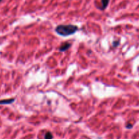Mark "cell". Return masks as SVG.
Wrapping results in <instances>:
<instances>
[{
	"label": "cell",
	"instance_id": "6da1fadb",
	"mask_svg": "<svg viewBox=\"0 0 139 139\" xmlns=\"http://www.w3.org/2000/svg\"><path fill=\"white\" fill-rule=\"evenodd\" d=\"M78 29V27L74 25H60L55 28V32L61 36L67 37L75 34Z\"/></svg>",
	"mask_w": 139,
	"mask_h": 139
},
{
	"label": "cell",
	"instance_id": "7a4b0ae2",
	"mask_svg": "<svg viewBox=\"0 0 139 139\" xmlns=\"http://www.w3.org/2000/svg\"><path fill=\"white\" fill-rule=\"evenodd\" d=\"M72 44L69 42H65V43L62 44L60 47L59 48V51L61 52H64V51H66L67 50H68L71 47Z\"/></svg>",
	"mask_w": 139,
	"mask_h": 139
},
{
	"label": "cell",
	"instance_id": "3957f363",
	"mask_svg": "<svg viewBox=\"0 0 139 139\" xmlns=\"http://www.w3.org/2000/svg\"><path fill=\"white\" fill-rule=\"evenodd\" d=\"M15 98H10V99H6V100H0V104H12L13 102L15 101Z\"/></svg>",
	"mask_w": 139,
	"mask_h": 139
},
{
	"label": "cell",
	"instance_id": "277c9868",
	"mask_svg": "<svg viewBox=\"0 0 139 139\" xmlns=\"http://www.w3.org/2000/svg\"><path fill=\"white\" fill-rule=\"evenodd\" d=\"M102 1V10H105L106 8L108 6V3H109V1L110 0H101Z\"/></svg>",
	"mask_w": 139,
	"mask_h": 139
},
{
	"label": "cell",
	"instance_id": "5b68a950",
	"mask_svg": "<svg viewBox=\"0 0 139 139\" xmlns=\"http://www.w3.org/2000/svg\"><path fill=\"white\" fill-rule=\"evenodd\" d=\"M53 139V136L52 134L50 132H47L45 134V136H44V139Z\"/></svg>",
	"mask_w": 139,
	"mask_h": 139
},
{
	"label": "cell",
	"instance_id": "8992f818",
	"mask_svg": "<svg viewBox=\"0 0 139 139\" xmlns=\"http://www.w3.org/2000/svg\"><path fill=\"white\" fill-rule=\"evenodd\" d=\"M119 41H115L114 42H113V46L114 47H117V46L119 45Z\"/></svg>",
	"mask_w": 139,
	"mask_h": 139
},
{
	"label": "cell",
	"instance_id": "52a82bcc",
	"mask_svg": "<svg viewBox=\"0 0 139 139\" xmlns=\"http://www.w3.org/2000/svg\"><path fill=\"white\" fill-rule=\"evenodd\" d=\"M126 127H127V128H132V125H127V126H126Z\"/></svg>",
	"mask_w": 139,
	"mask_h": 139
},
{
	"label": "cell",
	"instance_id": "ba28073f",
	"mask_svg": "<svg viewBox=\"0 0 139 139\" xmlns=\"http://www.w3.org/2000/svg\"><path fill=\"white\" fill-rule=\"evenodd\" d=\"M1 1H2V0H0V2H1Z\"/></svg>",
	"mask_w": 139,
	"mask_h": 139
}]
</instances>
